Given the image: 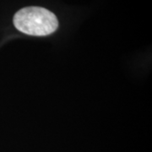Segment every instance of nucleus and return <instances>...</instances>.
Listing matches in <instances>:
<instances>
[{
	"label": "nucleus",
	"instance_id": "nucleus-1",
	"mask_svg": "<svg viewBox=\"0 0 152 152\" xmlns=\"http://www.w3.org/2000/svg\"><path fill=\"white\" fill-rule=\"evenodd\" d=\"M17 30L30 36L43 37L56 31L58 20L53 13L42 7H26L14 16Z\"/></svg>",
	"mask_w": 152,
	"mask_h": 152
}]
</instances>
